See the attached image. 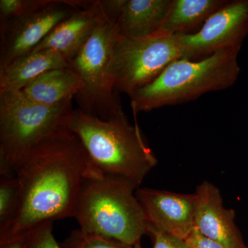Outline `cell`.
Segmentation results:
<instances>
[{
	"label": "cell",
	"instance_id": "obj_3",
	"mask_svg": "<svg viewBox=\"0 0 248 248\" xmlns=\"http://www.w3.org/2000/svg\"><path fill=\"white\" fill-rule=\"evenodd\" d=\"M240 50H221L199 61L181 58L173 62L153 82L130 96L134 116L231 87L239 76Z\"/></svg>",
	"mask_w": 248,
	"mask_h": 248
},
{
	"label": "cell",
	"instance_id": "obj_5",
	"mask_svg": "<svg viewBox=\"0 0 248 248\" xmlns=\"http://www.w3.org/2000/svg\"><path fill=\"white\" fill-rule=\"evenodd\" d=\"M138 189L121 178H86L74 215L80 229L124 244H141L147 220L135 195Z\"/></svg>",
	"mask_w": 248,
	"mask_h": 248
},
{
	"label": "cell",
	"instance_id": "obj_24",
	"mask_svg": "<svg viewBox=\"0 0 248 248\" xmlns=\"http://www.w3.org/2000/svg\"><path fill=\"white\" fill-rule=\"evenodd\" d=\"M0 248H23L22 242H14L0 246Z\"/></svg>",
	"mask_w": 248,
	"mask_h": 248
},
{
	"label": "cell",
	"instance_id": "obj_8",
	"mask_svg": "<svg viewBox=\"0 0 248 248\" xmlns=\"http://www.w3.org/2000/svg\"><path fill=\"white\" fill-rule=\"evenodd\" d=\"M184 58L199 61L225 50H241L248 35V0H233L207 19L192 35H179Z\"/></svg>",
	"mask_w": 248,
	"mask_h": 248
},
{
	"label": "cell",
	"instance_id": "obj_1",
	"mask_svg": "<svg viewBox=\"0 0 248 248\" xmlns=\"http://www.w3.org/2000/svg\"><path fill=\"white\" fill-rule=\"evenodd\" d=\"M20 202L0 246L21 242L37 227L73 217L84 179L97 177L82 143L71 130L41 146L16 173Z\"/></svg>",
	"mask_w": 248,
	"mask_h": 248
},
{
	"label": "cell",
	"instance_id": "obj_15",
	"mask_svg": "<svg viewBox=\"0 0 248 248\" xmlns=\"http://www.w3.org/2000/svg\"><path fill=\"white\" fill-rule=\"evenodd\" d=\"M82 88L79 77L68 67L46 72L21 91L35 104L56 107L72 102Z\"/></svg>",
	"mask_w": 248,
	"mask_h": 248
},
{
	"label": "cell",
	"instance_id": "obj_7",
	"mask_svg": "<svg viewBox=\"0 0 248 248\" xmlns=\"http://www.w3.org/2000/svg\"><path fill=\"white\" fill-rule=\"evenodd\" d=\"M184 58L179 35L153 36L133 40L120 35L108 65V76L115 92L129 97L151 84L173 62Z\"/></svg>",
	"mask_w": 248,
	"mask_h": 248
},
{
	"label": "cell",
	"instance_id": "obj_20",
	"mask_svg": "<svg viewBox=\"0 0 248 248\" xmlns=\"http://www.w3.org/2000/svg\"><path fill=\"white\" fill-rule=\"evenodd\" d=\"M53 222H47L28 233L21 242L23 248H63L53 234Z\"/></svg>",
	"mask_w": 248,
	"mask_h": 248
},
{
	"label": "cell",
	"instance_id": "obj_13",
	"mask_svg": "<svg viewBox=\"0 0 248 248\" xmlns=\"http://www.w3.org/2000/svg\"><path fill=\"white\" fill-rule=\"evenodd\" d=\"M68 67L66 59L56 50L31 52L0 68V93L22 91L46 72Z\"/></svg>",
	"mask_w": 248,
	"mask_h": 248
},
{
	"label": "cell",
	"instance_id": "obj_14",
	"mask_svg": "<svg viewBox=\"0 0 248 248\" xmlns=\"http://www.w3.org/2000/svg\"><path fill=\"white\" fill-rule=\"evenodd\" d=\"M172 0H127L117 22L121 35L133 40L153 37L159 30Z\"/></svg>",
	"mask_w": 248,
	"mask_h": 248
},
{
	"label": "cell",
	"instance_id": "obj_17",
	"mask_svg": "<svg viewBox=\"0 0 248 248\" xmlns=\"http://www.w3.org/2000/svg\"><path fill=\"white\" fill-rule=\"evenodd\" d=\"M19 202L20 189L16 174H0V234L14 221Z\"/></svg>",
	"mask_w": 248,
	"mask_h": 248
},
{
	"label": "cell",
	"instance_id": "obj_18",
	"mask_svg": "<svg viewBox=\"0 0 248 248\" xmlns=\"http://www.w3.org/2000/svg\"><path fill=\"white\" fill-rule=\"evenodd\" d=\"M61 246L63 248H142L141 244H124L117 240L86 232L80 228L72 231Z\"/></svg>",
	"mask_w": 248,
	"mask_h": 248
},
{
	"label": "cell",
	"instance_id": "obj_23",
	"mask_svg": "<svg viewBox=\"0 0 248 248\" xmlns=\"http://www.w3.org/2000/svg\"><path fill=\"white\" fill-rule=\"evenodd\" d=\"M186 241L188 248H223L215 241L204 236L195 227Z\"/></svg>",
	"mask_w": 248,
	"mask_h": 248
},
{
	"label": "cell",
	"instance_id": "obj_12",
	"mask_svg": "<svg viewBox=\"0 0 248 248\" xmlns=\"http://www.w3.org/2000/svg\"><path fill=\"white\" fill-rule=\"evenodd\" d=\"M100 0L84 9L77 10L58 24L32 51L54 50L67 62L74 58L102 23L107 20Z\"/></svg>",
	"mask_w": 248,
	"mask_h": 248
},
{
	"label": "cell",
	"instance_id": "obj_9",
	"mask_svg": "<svg viewBox=\"0 0 248 248\" xmlns=\"http://www.w3.org/2000/svg\"><path fill=\"white\" fill-rule=\"evenodd\" d=\"M77 10L69 0H52L33 14L0 23V68L32 51Z\"/></svg>",
	"mask_w": 248,
	"mask_h": 248
},
{
	"label": "cell",
	"instance_id": "obj_16",
	"mask_svg": "<svg viewBox=\"0 0 248 248\" xmlns=\"http://www.w3.org/2000/svg\"><path fill=\"white\" fill-rule=\"evenodd\" d=\"M228 1V0H172L162 25L153 36L197 33L207 19Z\"/></svg>",
	"mask_w": 248,
	"mask_h": 248
},
{
	"label": "cell",
	"instance_id": "obj_2",
	"mask_svg": "<svg viewBox=\"0 0 248 248\" xmlns=\"http://www.w3.org/2000/svg\"><path fill=\"white\" fill-rule=\"evenodd\" d=\"M68 128L79 139L97 175L121 178L139 188L157 164L138 124H130L123 110L103 120L74 109Z\"/></svg>",
	"mask_w": 248,
	"mask_h": 248
},
{
	"label": "cell",
	"instance_id": "obj_4",
	"mask_svg": "<svg viewBox=\"0 0 248 248\" xmlns=\"http://www.w3.org/2000/svg\"><path fill=\"white\" fill-rule=\"evenodd\" d=\"M71 102L46 107L22 91L0 93V174H15L37 149L69 131Z\"/></svg>",
	"mask_w": 248,
	"mask_h": 248
},
{
	"label": "cell",
	"instance_id": "obj_19",
	"mask_svg": "<svg viewBox=\"0 0 248 248\" xmlns=\"http://www.w3.org/2000/svg\"><path fill=\"white\" fill-rule=\"evenodd\" d=\"M52 0H1L0 23L25 17L40 11Z\"/></svg>",
	"mask_w": 248,
	"mask_h": 248
},
{
	"label": "cell",
	"instance_id": "obj_21",
	"mask_svg": "<svg viewBox=\"0 0 248 248\" xmlns=\"http://www.w3.org/2000/svg\"><path fill=\"white\" fill-rule=\"evenodd\" d=\"M147 234L153 240V248H188L186 240L160 231L148 223Z\"/></svg>",
	"mask_w": 248,
	"mask_h": 248
},
{
	"label": "cell",
	"instance_id": "obj_10",
	"mask_svg": "<svg viewBox=\"0 0 248 248\" xmlns=\"http://www.w3.org/2000/svg\"><path fill=\"white\" fill-rule=\"evenodd\" d=\"M147 223L167 234L186 240L195 228V194L138 188L135 192Z\"/></svg>",
	"mask_w": 248,
	"mask_h": 248
},
{
	"label": "cell",
	"instance_id": "obj_22",
	"mask_svg": "<svg viewBox=\"0 0 248 248\" xmlns=\"http://www.w3.org/2000/svg\"><path fill=\"white\" fill-rule=\"evenodd\" d=\"M100 1L107 19L117 24L127 0H100Z\"/></svg>",
	"mask_w": 248,
	"mask_h": 248
},
{
	"label": "cell",
	"instance_id": "obj_6",
	"mask_svg": "<svg viewBox=\"0 0 248 248\" xmlns=\"http://www.w3.org/2000/svg\"><path fill=\"white\" fill-rule=\"evenodd\" d=\"M120 35L117 24L107 19L68 62L83 82L82 89L74 97L78 109L103 120L123 110L120 94L115 92L108 76L111 53Z\"/></svg>",
	"mask_w": 248,
	"mask_h": 248
},
{
	"label": "cell",
	"instance_id": "obj_11",
	"mask_svg": "<svg viewBox=\"0 0 248 248\" xmlns=\"http://www.w3.org/2000/svg\"><path fill=\"white\" fill-rule=\"evenodd\" d=\"M195 194V228L223 248H248L235 223L234 211L225 208L218 187L205 181Z\"/></svg>",
	"mask_w": 248,
	"mask_h": 248
}]
</instances>
